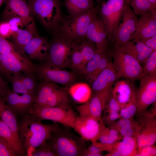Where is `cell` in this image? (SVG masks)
<instances>
[{
	"instance_id": "83f0119b",
	"label": "cell",
	"mask_w": 156,
	"mask_h": 156,
	"mask_svg": "<svg viewBox=\"0 0 156 156\" xmlns=\"http://www.w3.org/2000/svg\"><path fill=\"white\" fill-rule=\"evenodd\" d=\"M0 136L8 142L18 156H26L25 151L20 140L10 129L1 120Z\"/></svg>"
},
{
	"instance_id": "f5cc1de1",
	"label": "cell",
	"mask_w": 156,
	"mask_h": 156,
	"mask_svg": "<svg viewBox=\"0 0 156 156\" xmlns=\"http://www.w3.org/2000/svg\"><path fill=\"white\" fill-rule=\"evenodd\" d=\"M152 8L153 9H156V0H148Z\"/></svg>"
},
{
	"instance_id": "d590c367",
	"label": "cell",
	"mask_w": 156,
	"mask_h": 156,
	"mask_svg": "<svg viewBox=\"0 0 156 156\" xmlns=\"http://www.w3.org/2000/svg\"><path fill=\"white\" fill-rule=\"evenodd\" d=\"M135 91L130 101L125 106L121 109L119 113L121 118L132 119L136 113L137 107Z\"/></svg>"
},
{
	"instance_id": "7c38bea8",
	"label": "cell",
	"mask_w": 156,
	"mask_h": 156,
	"mask_svg": "<svg viewBox=\"0 0 156 156\" xmlns=\"http://www.w3.org/2000/svg\"><path fill=\"white\" fill-rule=\"evenodd\" d=\"M58 67H51L42 63L36 66V74L40 81L51 82L66 86L75 81L76 74Z\"/></svg>"
},
{
	"instance_id": "f1b7e54d",
	"label": "cell",
	"mask_w": 156,
	"mask_h": 156,
	"mask_svg": "<svg viewBox=\"0 0 156 156\" xmlns=\"http://www.w3.org/2000/svg\"><path fill=\"white\" fill-rule=\"evenodd\" d=\"M0 120L6 125L19 139L18 136V120L14 113L6 105L0 96Z\"/></svg>"
},
{
	"instance_id": "277c9868",
	"label": "cell",
	"mask_w": 156,
	"mask_h": 156,
	"mask_svg": "<svg viewBox=\"0 0 156 156\" xmlns=\"http://www.w3.org/2000/svg\"><path fill=\"white\" fill-rule=\"evenodd\" d=\"M100 6H94L87 12L77 17L64 18L58 30V34L72 42L86 37L87 31L92 18L97 15Z\"/></svg>"
},
{
	"instance_id": "7a4b0ae2",
	"label": "cell",
	"mask_w": 156,
	"mask_h": 156,
	"mask_svg": "<svg viewBox=\"0 0 156 156\" xmlns=\"http://www.w3.org/2000/svg\"><path fill=\"white\" fill-rule=\"evenodd\" d=\"M60 126L46 140L56 156H82L87 148L86 140L70 129Z\"/></svg>"
},
{
	"instance_id": "603a6c76",
	"label": "cell",
	"mask_w": 156,
	"mask_h": 156,
	"mask_svg": "<svg viewBox=\"0 0 156 156\" xmlns=\"http://www.w3.org/2000/svg\"><path fill=\"white\" fill-rule=\"evenodd\" d=\"M138 151L136 137L126 136L116 143L112 149L105 156H136Z\"/></svg>"
},
{
	"instance_id": "7402d4cb",
	"label": "cell",
	"mask_w": 156,
	"mask_h": 156,
	"mask_svg": "<svg viewBox=\"0 0 156 156\" xmlns=\"http://www.w3.org/2000/svg\"><path fill=\"white\" fill-rule=\"evenodd\" d=\"M119 49L131 55L140 64L145 61L153 50L143 43L133 40L117 46Z\"/></svg>"
},
{
	"instance_id": "db71d44e",
	"label": "cell",
	"mask_w": 156,
	"mask_h": 156,
	"mask_svg": "<svg viewBox=\"0 0 156 156\" xmlns=\"http://www.w3.org/2000/svg\"><path fill=\"white\" fill-rule=\"evenodd\" d=\"M107 0H96L98 5H100L106 1Z\"/></svg>"
},
{
	"instance_id": "484cf974",
	"label": "cell",
	"mask_w": 156,
	"mask_h": 156,
	"mask_svg": "<svg viewBox=\"0 0 156 156\" xmlns=\"http://www.w3.org/2000/svg\"><path fill=\"white\" fill-rule=\"evenodd\" d=\"M63 3L70 18L81 15L94 6V2L91 0H64Z\"/></svg>"
},
{
	"instance_id": "d6a6232c",
	"label": "cell",
	"mask_w": 156,
	"mask_h": 156,
	"mask_svg": "<svg viewBox=\"0 0 156 156\" xmlns=\"http://www.w3.org/2000/svg\"><path fill=\"white\" fill-rule=\"evenodd\" d=\"M122 137L115 129L105 126L102 130L97 141L103 144L112 145L120 141Z\"/></svg>"
},
{
	"instance_id": "d4e9b609",
	"label": "cell",
	"mask_w": 156,
	"mask_h": 156,
	"mask_svg": "<svg viewBox=\"0 0 156 156\" xmlns=\"http://www.w3.org/2000/svg\"><path fill=\"white\" fill-rule=\"evenodd\" d=\"M135 91L129 81L122 80L116 82L114 88H112L111 93L122 108L130 101Z\"/></svg>"
},
{
	"instance_id": "ffe728a7",
	"label": "cell",
	"mask_w": 156,
	"mask_h": 156,
	"mask_svg": "<svg viewBox=\"0 0 156 156\" xmlns=\"http://www.w3.org/2000/svg\"><path fill=\"white\" fill-rule=\"evenodd\" d=\"M120 77L114 68L112 63L110 62L92 83V90L96 93L110 90L113 84Z\"/></svg>"
},
{
	"instance_id": "c3c4849f",
	"label": "cell",
	"mask_w": 156,
	"mask_h": 156,
	"mask_svg": "<svg viewBox=\"0 0 156 156\" xmlns=\"http://www.w3.org/2000/svg\"><path fill=\"white\" fill-rule=\"evenodd\" d=\"M156 155V148L154 145L143 147L138 149L136 156Z\"/></svg>"
},
{
	"instance_id": "f546056e",
	"label": "cell",
	"mask_w": 156,
	"mask_h": 156,
	"mask_svg": "<svg viewBox=\"0 0 156 156\" xmlns=\"http://www.w3.org/2000/svg\"><path fill=\"white\" fill-rule=\"evenodd\" d=\"M38 34L36 29L26 28L13 33L10 38L17 48L23 52L24 47Z\"/></svg>"
},
{
	"instance_id": "6f0895ef",
	"label": "cell",
	"mask_w": 156,
	"mask_h": 156,
	"mask_svg": "<svg viewBox=\"0 0 156 156\" xmlns=\"http://www.w3.org/2000/svg\"><path fill=\"white\" fill-rule=\"evenodd\" d=\"M92 0V1H93V0Z\"/></svg>"
},
{
	"instance_id": "7bdbcfd3",
	"label": "cell",
	"mask_w": 156,
	"mask_h": 156,
	"mask_svg": "<svg viewBox=\"0 0 156 156\" xmlns=\"http://www.w3.org/2000/svg\"><path fill=\"white\" fill-rule=\"evenodd\" d=\"M121 109L118 101L112 94L111 91L106 101L104 111L119 113Z\"/></svg>"
},
{
	"instance_id": "f907efd6",
	"label": "cell",
	"mask_w": 156,
	"mask_h": 156,
	"mask_svg": "<svg viewBox=\"0 0 156 156\" xmlns=\"http://www.w3.org/2000/svg\"><path fill=\"white\" fill-rule=\"evenodd\" d=\"M11 90L8 86V82L0 74V96L3 97Z\"/></svg>"
},
{
	"instance_id": "bcb514c9",
	"label": "cell",
	"mask_w": 156,
	"mask_h": 156,
	"mask_svg": "<svg viewBox=\"0 0 156 156\" xmlns=\"http://www.w3.org/2000/svg\"><path fill=\"white\" fill-rule=\"evenodd\" d=\"M121 118L119 112H105L102 120L104 124L109 126Z\"/></svg>"
},
{
	"instance_id": "60d3db41",
	"label": "cell",
	"mask_w": 156,
	"mask_h": 156,
	"mask_svg": "<svg viewBox=\"0 0 156 156\" xmlns=\"http://www.w3.org/2000/svg\"><path fill=\"white\" fill-rule=\"evenodd\" d=\"M20 73L14 74L10 80L9 82L12 85V90L18 94H29L21 79Z\"/></svg>"
},
{
	"instance_id": "8d00e7d4",
	"label": "cell",
	"mask_w": 156,
	"mask_h": 156,
	"mask_svg": "<svg viewBox=\"0 0 156 156\" xmlns=\"http://www.w3.org/2000/svg\"><path fill=\"white\" fill-rule=\"evenodd\" d=\"M136 15L142 14L153 10L148 0H131L129 4Z\"/></svg>"
},
{
	"instance_id": "9a60e30c",
	"label": "cell",
	"mask_w": 156,
	"mask_h": 156,
	"mask_svg": "<svg viewBox=\"0 0 156 156\" xmlns=\"http://www.w3.org/2000/svg\"><path fill=\"white\" fill-rule=\"evenodd\" d=\"M111 90L101 93H94L86 102L75 106V109L79 116H91L103 120L102 112L104 110L106 101Z\"/></svg>"
},
{
	"instance_id": "4dcf8cb0",
	"label": "cell",
	"mask_w": 156,
	"mask_h": 156,
	"mask_svg": "<svg viewBox=\"0 0 156 156\" xmlns=\"http://www.w3.org/2000/svg\"><path fill=\"white\" fill-rule=\"evenodd\" d=\"M70 57V67L73 72L83 75L85 66L82 56L75 41L72 42Z\"/></svg>"
},
{
	"instance_id": "ee69618b",
	"label": "cell",
	"mask_w": 156,
	"mask_h": 156,
	"mask_svg": "<svg viewBox=\"0 0 156 156\" xmlns=\"http://www.w3.org/2000/svg\"><path fill=\"white\" fill-rule=\"evenodd\" d=\"M0 156H18L8 142L0 136Z\"/></svg>"
},
{
	"instance_id": "8992f818",
	"label": "cell",
	"mask_w": 156,
	"mask_h": 156,
	"mask_svg": "<svg viewBox=\"0 0 156 156\" xmlns=\"http://www.w3.org/2000/svg\"><path fill=\"white\" fill-rule=\"evenodd\" d=\"M36 65L19 49L0 54V74L8 82L15 74L36 73Z\"/></svg>"
},
{
	"instance_id": "ab89813d",
	"label": "cell",
	"mask_w": 156,
	"mask_h": 156,
	"mask_svg": "<svg viewBox=\"0 0 156 156\" xmlns=\"http://www.w3.org/2000/svg\"><path fill=\"white\" fill-rule=\"evenodd\" d=\"M8 23L13 33L18 30L26 28H29L34 29L29 27L26 22L22 18L17 16L12 17L6 20Z\"/></svg>"
},
{
	"instance_id": "ba28073f",
	"label": "cell",
	"mask_w": 156,
	"mask_h": 156,
	"mask_svg": "<svg viewBox=\"0 0 156 156\" xmlns=\"http://www.w3.org/2000/svg\"><path fill=\"white\" fill-rule=\"evenodd\" d=\"M113 66L120 77L134 81L140 80L143 75V67L130 55L114 46L111 51Z\"/></svg>"
},
{
	"instance_id": "3957f363",
	"label": "cell",
	"mask_w": 156,
	"mask_h": 156,
	"mask_svg": "<svg viewBox=\"0 0 156 156\" xmlns=\"http://www.w3.org/2000/svg\"><path fill=\"white\" fill-rule=\"evenodd\" d=\"M27 3L33 17L44 27L57 31L64 18L60 0H28Z\"/></svg>"
},
{
	"instance_id": "4316f807",
	"label": "cell",
	"mask_w": 156,
	"mask_h": 156,
	"mask_svg": "<svg viewBox=\"0 0 156 156\" xmlns=\"http://www.w3.org/2000/svg\"><path fill=\"white\" fill-rule=\"evenodd\" d=\"M68 91L74 101L81 103L88 101L92 95V89L89 86L83 82L73 83L68 88Z\"/></svg>"
},
{
	"instance_id": "ac0fdd59",
	"label": "cell",
	"mask_w": 156,
	"mask_h": 156,
	"mask_svg": "<svg viewBox=\"0 0 156 156\" xmlns=\"http://www.w3.org/2000/svg\"><path fill=\"white\" fill-rule=\"evenodd\" d=\"M138 21L132 40H140L156 35V10H153L142 14Z\"/></svg>"
},
{
	"instance_id": "5b68a950",
	"label": "cell",
	"mask_w": 156,
	"mask_h": 156,
	"mask_svg": "<svg viewBox=\"0 0 156 156\" xmlns=\"http://www.w3.org/2000/svg\"><path fill=\"white\" fill-rule=\"evenodd\" d=\"M68 88L51 82L40 81L34 94L35 104L42 107H53L69 104Z\"/></svg>"
},
{
	"instance_id": "5bb4252c",
	"label": "cell",
	"mask_w": 156,
	"mask_h": 156,
	"mask_svg": "<svg viewBox=\"0 0 156 156\" xmlns=\"http://www.w3.org/2000/svg\"><path fill=\"white\" fill-rule=\"evenodd\" d=\"M105 126L103 120L91 116H77L72 128L86 141H97Z\"/></svg>"
},
{
	"instance_id": "6da1fadb",
	"label": "cell",
	"mask_w": 156,
	"mask_h": 156,
	"mask_svg": "<svg viewBox=\"0 0 156 156\" xmlns=\"http://www.w3.org/2000/svg\"><path fill=\"white\" fill-rule=\"evenodd\" d=\"M58 123H42L34 114L29 112L18 119V136L26 156H31L36 148L51 138L60 127Z\"/></svg>"
},
{
	"instance_id": "f6af8a7d",
	"label": "cell",
	"mask_w": 156,
	"mask_h": 156,
	"mask_svg": "<svg viewBox=\"0 0 156 156\" xmlns=\"http://www.w3.org/2000/svg\"><path fill=\"white\" fill-rule=\"evenodd\" d=\"M18 49L12 42L7 39L0 37V54L9 53Z\"/></svg>"
},
{
	"instance_id": "8fae6325",
	"label": "cell",
	"mask_w": 156,
	"mask_h": 156,
	"mask_svg": "<svg viewBox=\"0 0 156 156\" xmlns=\"http://www.w3.org/2000/svg\"><path fill=\"white\" fill-rule=\"evenodd\" d=\"M140 86L135 91L139 116L145 114L148 107L156 101V73L143 75L140 79Z\"/></svg>"
},
{
	"instance_id": "836d02e7",
	"label": "cell",
	"mask_w": 156,
	"mask_h": 156,
	"mask_svg": "<svg viewBox=\"0 0 156 156\" xmlns=\"http://www.w3.org/2000/svg\"><path fill=\"white\" fill-rule=\"evenodd\" d=\"M106 49H98L93 57L86 64L83 75L87 80H88L96 69Z\"/></svg>"
},
{
	"instance_id": "cb8c5ba5",
	"label": "cell",
	"mask_w": 156,
	"mask_h": 156,
	"mask_svg": "<svg viewBox=\"0 0 156 156\" xmlns=\"http://www.w3.org/2000/svg\"><path fill=\"white\" fill-rule=\"evenodd\" d=\"M151 118L144 124L136 137L138 150L144 146L154 145L156 141V120Z\"/></svg>"
},
{
	"instance_id": "d6986e66",
	"label": "cell",
	"mask_w": 156,
	"mask_h": 156,
	"mask_svg": "<svg viewBox=\"0 0 156 156\" xmlns=\"http://www.w3.org/2000/svg\"><path fill=\"white\" fill-rule=\"evenodd\" d=\"M85 38L94 43L98 49H105L109 47L105 26L98 15L92 19Z\"/></svg>"
},
{
	"instance_id": "74e56055",
	"label": "cell",
	"mask_w": 156,
	"mask_h": 156,
	"mask_svg": "<svg viewBox=\"0 0 156 156\" xmlns=\"http://www.w3.org/2000/svg\"><path fill=\"white\" fill-rule=\"evenodd\" d=\"M111 51L109 47L106 49L97 68L87 80L90 83L92 84L98 75L107 66L110 62L109 58L111 55Z\"/></svg>"
},
{
	"instance_id": "9c48e42d",
	"label": "cell",
	"mask_w": 156,
	"mask_h": 156,
	"mask_svg": "<svg viewBox=\"0 0 156 156\" xmlns=\"http://www.w3.org/2000/svg\"><path fill=\"white\" fill-rule=\"evenodd\" d=\"M29 112L40 121L50 120L71 128L77 116L70 104L59 106L45 107L34 103Z\"/></svg>"
},
{
	"instance_id": "1f68e13d",
	"label": "cell",
	"mask_w": 156,
	"mask_h": 156,
	"mask_svg": "<svg viewBox=\"0 0 156 156\" xmlns=\"http://www.w3.org/2000/svg\"><path fill=\"white\" fill-rule=\"evenodd\" d=\"M75 41L81 54L86 66L87 63L93 57L98 49L94 43L86 38Z\"/></svg>"
},
{
	"instance_id": "9f6ffc18",
	"label": "cell",
	"mask_w": 156,
	"mask_h": 156,
	"mask_svg": "<svg viewBox=\"0 0 156 156\" xmlns=\"http://www.w3.org/2000/svg\"><path fill=\"white\" fill-rule=\"evenodd\" d=\"M6 1V0H0V8L3 4L5 3Z\"/></svg>"
},
{
	"instance_id": "e575fe53",
	"label": "cell",
	"mask_w": 156,
	"mask_h": 156,
	"mask_svg": "<svg viewBox=\"0 0 156 156\" xmlns=\"http://www.w3.org/2000/svg\"><path fill=\"white\" fill-rule=\"evenodd\" d=\"M21 79L28 93L34 95L38 83L36 73H20Z\"/></svg>"
},
{
	"instance_id": "681fc988",
	"label": "cell",
	"mask_w": 156,
	"mask_h": 156,
	"mask_svg": "<svg viewBox=\"0 0 156 156\" xmlns=\"http://www.w3.org/2000/svg\"><path fill=\"white\" fill-rule=\"evenodd\" d=\"M12 34L10 26L7 21L0 23V37L7 39L10 38Z\"/></svg>"
},
{
	"instance_id": "44dd1931",
	"label": "cell",
	"mask_w": 156,
	"mask_h": 156,
	"mask_svg": "<svg viewBox=\"0 0 156 156\" xmlns=\"http://www.w3.org/2000/svg\"><path fill=\"white\" fill-rule=\"evenodd\" d=\"M49 44L45 38L38 34L24 47L23 51L31 61L42 62L47 55Z\"/></svg>"
},
{
	"instance_id": "7dc6e473",
	"label": "cell",
	"mask_w": 156,
	"mask_h": 156,
	"mask_svg": "<svg viewBox=\"0 0 156 156\" xmlns=\"http://www.w3.org/2000/svg\"><path fill=\"white\" fill-rule=\"evenodd\" d=\"M102 152L100 148L93 142L84 151L82 156H101Z\"/></svg>"
},
{
	"instance_id": "4fadbf2b",
	"label": "cell",
	"mask_w": 156,
	"mask_h": 156,
	"mask_svg": "<svg viewBox=\"0 0 156 156\" xmlns=\"http://www.w3.org/2000/svg\"><path fill=\"white\" fill-rule=\"evenodd\" d=\"M121 16L122 22L120 23L114 33V46L131 40L132 35L136 30L138 19L129 5L125 4Z\"/></svg>"
},
{
	"instance_id": "2e32d148",
	"label": "cell",
	"mask_w": 156,
	"mask_h": 156,
	"mask_svg": "<svg viewBox=\"0 0 156 156\" xmlns=\"http://www.w3.org/2000/svg\"><path fill=\"white\" fill-rule=\"evenodd\" d=\"M2 98L6 105L16 115L18 120L29 112L35 102L34 95L29 94L20 95L12 90Z\"/></svg>"
},
{
	"instance_id": "11a10c76",
	"label": "cell",
	"mask_w": 156,
	"mask_h": 156,
	"mask_svg": "<svg viewBox=\"0 0 156 156\" xmlns=\"http://www.w3.org/2000/svg\"><path fill=\"white\" fill-rule=\"evenodd\" d=\"M131 0H124L125 4L129 5Z\"/></svg>"
},
{
	"instance_id": "f35d334b",
	"label": "cell",
	"mask_w": 156,
	"mask_h": 156,
	"mask_svg": "<svg viewBox=\"0 0 156 156\" xmlns=\"http://www.w3.org/2000/svg\"><path fill=\"white\" fill-rule=\"evenodd\" d=\"M143 64V75L156 73V50L153 51L146 59Z\"/></svg>"
},
{
	"instance_id": "e0dca14e",
	"label": "cell",
	"mask_w": 156,
	"mask_h": 156,
	"mask_svg": "<svg viewBox=\"0 0 156 156\" xmlns=\"http://www.w3.org/2000/svg\"><path fill=\"white\" fill-rule=\"evenodd\" d=\"M2 16L5 21L15 16L23 19L30 27L36 29L34 17L26 0H6Z\"/></svg>"
},
{
	"instance_id": "30bf717a",
	"label": "cell",
	"mask_w": 156,
	"mask_h": 156,
	"mask_svg": "<svg viewBox=\"0 0 156 156\" xmlns=\"http://www.w3.org/2000/svg\"><path fill=\"white\" fill-rule=\"evenodd\" d=\"M124 0H108L100 6L99 16L104 24L109 44L113 43L115 31L122 19Z\"/></svg>"
},
{
	"instance_id": "816d5d0a",
	"label": "cell",
	"mask_w": 156,
	"mask_h": 156,
	"mask_svg": "<svg viewBox=\"0 0 156 156\" xmlns=\"http://www.w3.org/2000/svg\"><path fill=\"white\" fill-rule=\"evenodd\" d=\"M137 40L143 43L153 51L156 50V35L148 38Z\"/></svg>"
},
{
	"instance_id": "52a82bcc",
	"label": "cell",
	"mask_w": 156,
	"mask_h": 156,
	"mask_svg": "<svg viewBox=\"0 0 156 156\" xmlns=\"http://www.w3.org/2000/svg\"><path fill=\"white\" fill-rule=\"evenodd\" d=\"M72 43L64 37L54 33V37L49 43L47 55L41 63L61 68L70 67Z\"/></svg>"
},
{
	"instance_id": "b9f144b4",
	"label": "cell",
	"mask_w": 156,
	"mask_h": 156,
	"mask_svg": "<svg viewBox=\"0 0 156 156\" xmlns=\"http://www.w3.org/2000/svg\"><path fill=\"white\" fill-rule=\"evenodd\" d=\"M31 156H56V154L46 141L35 149Z\"/></svg>"
}]
</instances>
